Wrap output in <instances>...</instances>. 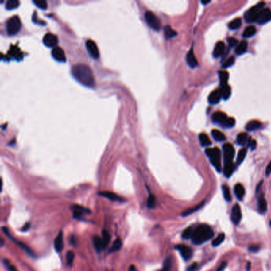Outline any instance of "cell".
Listing matches in <instances>:
<instances>
[{
    "label": "cell",
    "instance_id": "cell-1",
    "mask_svg": "<svg viewBox=\"0 0 271 271\" xmlns=\"http://www.w3.org/2000/svg\"><path fill=\"white\" fill-rule=\"evenodd\" d=\"M72 74L73 77L83 85L88 87L95 86V78L91 68L84 64H77L72 66Z\"/></svg>",
    "mask_w": 271,
    "mask_h": 271
},
{
    "label": "cell",
    "instance_id": "cell-2",
    "mask_svg": "<svg viewBox=\"0 0 271 271\" xmlns=\"http://www.w3.org/2000/svg\"><path fill=\"white\" fill-rule=\"evenodd\" d=\"M214 235V230L209 225L200 224L193 230L192 242L196 245H200L211 239Z\"/></svg>",
    "mask_w": 271,
    "mask_h": 271
},
{
    "label": "cell",
    "instance_id": "cell-3",
    "mask_svg": "<svg viewBox=\"0 0 271 271\" xmlns=\"http://www.w3.org/2000/svg\"><path fill=\"white\" fill-rule=\"evenodd\" d=\"M206 154L210 158L211 164L214 165L218 172H220L222 169L221 167V153L218 148H207L205 150Z\"/></svg>",
    "mask_w": 271,
    "mask_h": 271
},
{
    "label": "cell",
    "instance_id": "cell-4",
    "mask_svg": "<svg viewBox=\"0 0 271 271\" xmlns=\"http://www.w3.org/2000/svg\"><path fill=\"white\" fill-rule=\"evenodd\" d=\"M21 21L20 17L17 15L12 16L6 21V32L9 35H14L19 32L21 29Z\"/></svg>",
    "mask_w": 271,
    "mask_h": 271
},
{
    "label": "cell",
    "instance_id": "cell-5",
    "mask_svg": "<svg viewBox=\"0 0 271 271\" xmlns=\"http://www.w3.org/2000/svg\"><path fill=\"white\" fill-rule=\"evenodd\" d=\"M264 6H265V2H260L259 3H257V5H255V6L250 8V10H247L246 14H245L246 21L247 22L257 21L258 16L260 14V12L264 9Z\"/></svg>",
    "mask_w": 271,
    "mask_h": 271
},
{
    "label": "cell",
    "instance_id": "cell-6",
    "mask_svg": "<svg viewBox=\"0 0 271 271\" xmlns=\"http://www.w3.org/2000/svg\"><path fill=\"white\" fill-rule=\"evenodd\" d=\"M145 19L146 23L149 25L150 28L156 31H158L161 29V21L159 20L157 15L152 11H146L145 13Z\"/></svg>",
    "mask_w": 271,
    "mask_h": 271
},
{
    "label": "cell",
    "instance_id": "cell-7",
    "mask_svg": "<svg viewBox=\"0 0 271 271\" xmlns=\"http://www.w3.org/2000/svg\"><path fill=\"white\" fill-rule=\"evenodd\" d=\"M224 165H233V158L234 156V148L230 143H226L223 146Z\"/></svg>",
    "mask_w": 271,
    "mask_h": 271
},
{
    "label": "cell",
    "instance_id": "cell-8",
    "mask_svg": "<svg viewBox=\"0 0 271 271\" xmlns=\"http://www.w3.org/2000/svg\"><path fill=\"white\" fill-rule=\"evenodd\" d=\"M2 231H3L4 234H6V236L9 237V238H10L12 241H14V242H15L16 244H17V246H19V247L21 248V249H22V250H23L25 252V253H27V254H29V255L32 256V257H36V254H35L34 253H33V250H31L30 248H29V246H28L27 245H26V244L24 243V242H21V241L16 240V239L14 238V237H12L11 234H10V231H9V230H8V229L6 228V227H5V226H4V227H2Z\"/></svg>",
    "mask_w": 271,
    "mask_h": 271
},
{
    "label": "cell",
    "instance_id": "cell-9",
    "mask_svg": "<svg viewBox=\"0 0 271 271\" xmlns=\"http://www.w3.org/2000/svg\"><path fill=\"white\" fill-rule=\"evenodd\" d=\"M86 48H87V51L89 52V54L92 56L93 58L97 59L99 58V51L98 46H97L96 43L95 41L91 40V39H88L87 40L85 43Z\"/></svg>",
    "mask_w": 271,
    "mask_h": 271
},
{
    "label": "cell",
    "instance_id": "cell-10",
    "mask_svg": "<svg viewBox=\"0 0 271 271\" xmlns=\"http://www.w3.org/2000/svg\"><path fill=\"white\" fill-rule=\"evenodd\" d=\"M176 249L179 251V253L180 254V255L182 256L183 259L185 260V261H188V260L191 259V257H192V250L189 246H187L185 245H177L176 246Z\"/></svg>",
    "mask_w": 271,
    "mask_h": 271
},
{
    "label": "cell",
    "instance_id": "cell-11",
    "mask_svg": "<svg viewBox=\"0 0 271 271\" xmlns=\"http://www.w3.org/2000/svg\"><path fill=\"white\" fill-rule=\"evenodd\" d=\"M72 212H73L74 218L78 219H83V215L84 214H89L91 212L89 209L79 205H72Z\"/></svg>",
    "mask_w": 271,
    "mask_h": 271
},
{
    "label": "cell",
    "instance_id": "cell-12",
    "mask_svg": "<svg viewBox=\"0 0 271 271\" xmlns=\"http://www.w3.org/2000/svg\"><path fill=\"white\" fill-rule=\"evenodd\" d=\"M43 43L47 47H53L58 43V38L53 33H47L43 37Z\"/></svg>",
    "mask_w": 271,
    "mask_h": 271
},
{
    "label": "cell",
    "instance_id": "cell-13",
    "mask_svg": "<svg viewBox=\"0 0 271 271\" xmlns=\"http://www.w3.org/2000/svg\"><path fill=\"white\" fill-rule=\"evenodd\" d=\"M242 219V211L238 204H234L231 210V220L234 224H238Z\"/></svg>",
    "mask_w": 271,
    "mask_h": 271
},
{
    "label": "cell",
    "instance_id": "cell-14",
    "mask_svg": "<svg viewBox=\"0 0 271 271\" xmlns=\"http://www.w3.org/2000/svg\"><path fill=\"white\" fill-rule=\"evenodd\" d=\"M99 196H103V197L106 198V199H109L112 201H118V202H123L125 201L126 199H124L122 196H118L116 193L112 192H109V191H103V192H98Z\"/></svg>",
    "mask_w": 271,
    "mask_h": 271
},
{
    "label": "cell",
    "instance_id": "cell-15",
    "mask_svg": "<svg viewBox=\"0 0 271 271\" xmlns=\"http://www.w3.org/2000/svg\"><path fill=\"white\" fill-rule=\"evenodd\" d=\"M271 20V11L269 9H263L260 12V14L257 18V22L260 25H263L265 23H267L268 21Z\"/></svg>",
    "mask_w": 271,
    "mask_h": 271
},
{
    "label": "cell",
    "instance_id": "cell-16",
    "mask_svg": "<svg viewBox=\"0 0 271 271\" xmlns=\"http://www.w3.org/2000/svg\"><path fill=\"white\" fill-rule=\"evenodd\" d=\"M52 57L57 61L60 62H65L66 57L64 54V50L62 49L60 47H55L52 48Z\"/></svg>",
    "mask_w": 271,
    "mask_h": 271
},
{
    "label": "cell",
    "instance_id": "cell-17",
    "mask_svg": "<svg viewBox=\"0 0 271 271\" xmlns=\"http://www.w3.org/2000/svg\"><path fill=\"white\" fill-rule=\"evenodd\" d=\"M222 98V93L220 89H216L213 91L208 96V102L211 104H217Z\"/></svg>",
    "mask_w": 271,
    "mask_h": 271
},
{
    "label": "cell",
    "instance_id": "cell-18",
    "mask_svg": "<svg viewBox=\"0 0 271 271\" xmlns=\"http://www.w3.org/2000/svg\"><path fill=\"white\" fill-rule=\"evenodd\" d=\"M227 119L226 114L221 111H216L212 114V120L215 123L220 124L221 126L225 122V121Z\"/></svg>",
    "mask_w": 271,
    "mask_h": 271
},
{
    "label": "cell",
    "instance_id": "cell-19",
    "mask_svg": "<svg viewBox=\"0 0 271 271\" xmlns=\"http://www.w3.org/2000/svg\"><path fill=\"white\" fill-rule=\"evenodd\" d=\"M63 238H64L63 233H62V231H60L57 234V236L56 237L54 240V248L56 251L58 252V253L61 252L63 248H64V241H63Z\"/></svg>",
    "mask_w": 271,
    "mask_h": 271
},
{
    "label": "cell",
    "instance_id": "cell-20",
    "mask_svg": "<svg viewBox=\"0 0 271 271\" xmlns=\"http://www.w3.org/2000/svg\"><path fill=\"white\" fill-rule=\"evenodd\" d=\"M186 60H187V63L189 65V67H191L192 68H196V66L198 65V61L196 60L195 55H194L192 48H191L189 52H188L187 56H186Z\"/></svg>",
    "mask_w": 271,
    "mask_h": 271
},
{
    "label": "cell",
    "instance_id": "cell-21",
    "mask_svg": "<svg viewBox=\"0 0 271 271\" xmlns=\"http://www.w3.org/2000/svg\"><path fill=\"white\" fill-rule=\"evenodd\" d=\"M225 50V45L223 41H218V42L215 44V48H214V51H213V56L215 57H219L221 55L223 54Z\"/></svg>",
    "mask_w": 271,
    "mask_h": 271
},
{
    "label": "cell",
    "instance_id": "cell-22",
    "mask_svg": "<svg viewBox=\"0 0 271 271\" xmlns=\"http://www.w3.org/2000/svg\"><path fill=\"white\" fill-rule=\"evenodd\" d=\"M9 53L10 55L11 56L12 58H14L16 59L17 60H19L22 58V56H23V54H22V52L20 51V49L17 48V46L15 45H12L10 47V49L9 51Z\"/></svg>",
    "mask_w": 271,
    "mask_h": 271
},
{
    "label": "cell",
    "instance_id": "cell-23",
    "mask_svg": "<svg viewBox=\"0 0 271 271\" xmlns=\"http://www.w3.org/2000/svg\"><path fill=\"white\" fill-rule=\"evenodd\" d=\"M258 211L261 213H265L267 209V203L264 197L263 194H261L258 197Z\"/></svg>",
    "mask_w": 271,
    "mask_h": 271
},
{
    "label": "cell",
    "instance_id": "cell-24",
    "mask_svg": "<svg viewBox=\"0 0 271 271\" xmlns=\"http://www.w3.org/2000/svg\"><path fill=\"white\" fill-rule=\"evenodd\" d=\"M247 42L246 41H242L238 43L237 45L236 48H235V53L237 55H242L243 53L246 52V49H247Z\"/></svg>",
    "mask_w": 271,
    "mask_h": 271
},
{
    "label": "cell",
    "instance_id": "cell-25",
    "mask_svg": "<svg viewBox=\"0 0 271 271\" xmlns=\"http://www.w3.org/2000/svg\"><path fill=\"white\" fill-rule=\"evenodd\" d=\"M93 244H94L95 249L97 250V252H100L101 250L105 249L104 246H103V240L99 236L93 237Z\"/></svg>",
    "mask_w": 271,
    "mask_h": 271
},
{
    "label": "cell",
    "instance_id": "cell-26",
    "mask_svg": "<svg viewBox=\"0 0 271 271\" xmlns=\"http://www.w3.org/2000/svg\"><path fill=\"white\" fill-rule=\"evenodd\" d=\"M234 191L236 197L238 198V199H240V200L241 199H242V198H243L244 196V194H245V189H244L243 186H242L241 184H235Z\"/></svg>",
    "mask_w": 271,
    "mask_h": 271
},
{
    "label": "cell",
    "instance_id": "cell-27",
    "mask_svg": "<svg viewBox=\"0 0 271 271\" xmlns=\"http://www.w3.org/2000/svg\"><path fill=\"white\" fill-rule=\"evenodd\" d=\"M261 127V122L257 120H252L248 122L246 125V129L248 131H252L259 129Z\"/></svg>",
    "mask_w": 271,
    "mask_h": 271
},
{
    "label": "cell",
    "instance_id": "cell-28",
    "mask_svg": "<svg viewBox=\"0 0 271 271\" xmlns=\"http://www.w3.org/2000/svg\"><path fill=\"white\" fill-rule=\"evenodd\" d=\"M219 80H220L221 87L227 85V81H228V79H229L228 72H226V71H219Z\"/></svg>",
    "mask_w": 271,
    "mask_h": 271
},
{
    "label": "cell",
    "instance_id": "cell-29",
    "mask_svg": "<svg viewBox=\"0 0 271 271\" xmlns=\"http://www.w3.org/2000/svg\"><path fill=\"white\" fill-rule=\"evenodd\" d=\"M256 33V28L254 25H250L245 29L243 33H242V37L244 38H248V37H253Z\"/></svg>",
    "mask_w": 271,
    "mask_h": 271
},
{
    "label": "cell",
    "instance_id": "cell-30",
    "mask_svg": "<svg viewBox=\"0 0 271 271\" xmlns=\"http://www.w3.org/2000/svg\"><path fill=\"white\" fill-rule=\"evenodd\" d=\"M176 34H177V33L174 29H172L169 25H165V28H164V35H165V38L170 39L176 36Z\"/></svg>",
    "mask_w": 271,
    "mask_h": 271
},
{
    "label": "cell",
    "instance_id": "cell-31",
    "mask_svg": "<svg viewBox=\"0 0 271 271\" xmlns=\"http://www.w3.org/2000/svg\"><path fill=\"white\" fill-rule=\"evenodd\" d=\"M199 139L200 141V144H201L203 146H208L211 144V141L210 140L209 137L207 135L204 133H202L199 135Z\"/></svg>",
    "mask_w": 271,
    "mask_h": 271
},
{
    "label": "cell",
    "instance_id": "cell-32",
    "mask_svg": "<svg viewBox=\"0 0 271 271\" xmlns=\"http://www.w3.org/2000/svg\"><path fill=\"white\" fill-rule=\"evenodd\" d=\"M203 204H204V201H203L202 203H199L198 205L195 206V207H192V208L187 209L186 211H184V212L182 213V215H183V216H187V215H191V214H192V213L196 212V211L199 210L202 207H203Z\"/></svg>",
    "mask_w": 271,
    "mask_h": 271
},
{
    "label": "cell",
    "instance_id": "cell-33",
    "mask_svg": "<svg viewBox=\"0 0 271 271\" xmlns=\"http://www.w3.org/2000/svg\"><path fill=\"white\" fill-rule=\"evenodd\" d=\"M241 25H242V19L240 17H237V18H234L233 21H231L230 23L228 24V27L230 29H238V28L240 27Z\"/></svg>",
    "mask_w": 271,
    "mask_h": 271
},
{
    "label": "cell",
    "instance_id": "cell-34",
    "mask_svg": "<svg viewBox=\"0 0 271 271\" xmlns=\"http://www.w3.org/2000/svg\"><path fill=\"white\" fill-rule=\"evenodd\" d=\"M221 93H222V98H223L224 100L226 99H228L230 95V93H231V90H230V86L227 84L226 86H223V87H220Z\"/></svg>",
    "mask_w": 271,
    "mask_h": 271
},
{
    "label": "cell",
    "instance_id": "cell-35",
    "mask_svg": "<svg viewBox=\"0 0 271 271\" xmlns=\"http://www.w3.org/2000/svg\"><path fill=\"white\" fill-rule=\"evenodd\" d=\"M211 134H212L214 139L216 140L217 141H222L226 139L224 134L221 131L218 130H211Z\"/></svg>",
    "mask_w": 271,
    "mask_h": 271
},
{
    "label": "cell",
    "instance_id": "cell-36",
    "mask_svg": "<svg viewBox=\"0 0 271 271\" xmlns=\"http://www.w3.org/2000/svg\"><path fill=\"white\" fill-rule=\"evenodd\" d=\"M110 238H111V237H110V233L106 230H103V231H102V240H103L104 248H106L107 245L110 243Z\"/></svg>",
    "mask_w": 271,
    "mask_h": 271
},
{
    "label": "cell",
    "instance_id": "cell-37",
    "mask_svg": "<svg viewBox=\"0 0 271 271\" xmlns=\"http://www.w3.org/2000/svg\"><path fill=\"white\" fill-rule=\"evenodd\" d=\"M172 260L171 257H168L164 261V265H163V267L161 268L159 271H170L171 267H172Z\"/></svg>",
    "mask_w": 271,
    "mask_h": 271
},
{
    "label": "cell",
    "instance_id": "cell-38",
    "mask_svg": "<svg viewBox=\"0 0 271 271\" xmlns=\"http://www.w3.org/2000/svg\"><path fill=\"white\" fill-rule=\"evenodd\" d=\"M248 140V135L246 133H240L237 136V143L240 145H245Z\"/></svg>",
    "mask_w": 271,
    "mask_h": 271
},
{
    "label": "cell",
    "instance_id": "cell-39",
    "mask_svg": "<svg viewBox=\"0 0 271 271\" xmlns=\"http://www.w3.org/2000/svg\"><path fill=\"white\" fill-rule=\"evenodd\" d=\"M246 153H247V149L246 148H242V149L239 150L238 156H237V164H241L243 161L245 157H246Z\"/></svg>",
    "mask_w": 271,
    "mask_h": 271
},
{
    "label": "cell",
    "instance_id": "cell-40",
    "mask_svg": "<svg viewBox=\"0 0 271 271\" xmlns=\"http://www.w3.org/2000/svg\"><path fill=\"white\" fill-rule=\"evenodd\" d=\"M19 4V1L17 0H8L6 3V8L7 10H13L17 8Z\"/></svg>",
    "mask_w": 271,
    "mask_h": 271
},
{
    "label": "cell",
    "instance_id": "cell-41",
    "mask_svg": "<svg viewBox=\"0 0 271 271\" xmlns=\"http://www.w3.org/2000/svg\"><path fill=\"white\" fill-rule=\"evenodd\" d=\"M122 242L121 241L120 238H117L116 240L114 241V243H113L112 246L110 249V252H116L118 250H119L122 247Z\"/></svg>",
    "mask_w": 271,
    "mask_h": 271
},
{
    "label": "cell",
    "instance_id": "cell-42",
    "mask_svg": "<svg viewBox=\"0 0 271 271\" xmlns=\"http://www.w3.org/2000/svg\"><path fill=\"white\" fill-rule=\"evenodd\" d=\"M225 239V234L224 233H220V234L216 237V238L212 241V246H219Z\"/></svg>",
    "mask_w": 271,
    "mask_h": 271
},
{
    "label": "cell",
    "instance_id": "cell-43",
    "mask_svg": "<svg viewBox=\"0 0 271 271\" xmlns=\"http://www.w3.org/2000/svg\"><path fill=\"white\" fill-rule=\"evenodd\" d=\"M193 230L194 229L192 228V226H189L188 228H186L182 233V238L184 239H188V238H192Z\"/></svg>",
    "mask_w": 271,
    "mask_h": 271
},
{
    "label": "cell",
    "instance_id": "cell-44",
    "mask_svg": "<svg viewBox=\"0 0 271 271\" xmlns=\"http://www.w3.org/2000/svg\"><path fill=\"white\" fill-rule=\"evenodd\" d=\"M156 197L154 196V195L153 194H149V197L147 199V203H146V205L149 208H153L156 206Z\"/></svg>",
    "mask_w": 271,
    "mask_h": 271
},
{
    "label": "cell",
    "instance_id": "cell-45",
    "mask_svg": "<svg viewBox=\"0 0 271 271\" xmlns=\"http://www.w3.org/2000/svg\"><path fill=\"white\" fill-rule=\"evenodd\" d=\"M222 189H223V197H224V199H226V200H227V201H230V199H231V196H230V189H229L228 186L223 185Z\"/></svg>",
    "mask_w": 271,
    "mask_h": 271
},
{
    "label": "cell",
    "instance_id": "cell-46",
    "mask_svg": "<svg viewBox=\"0 0 271 271\" xmlns=\"http://www.w3.org/2000/svg\"><path fill=\"white\" fill-rule=\"evenodd\" d=\"M235 125V119L234 118H227L224 123L222 125L223 127L226 128H231Z\"/></svg>",
    "mask_w": 271,
    "mask_h": 271
},
{
    "label": "cell",
    "instance_id": "cell-47",
    "mask_svg": "<svg viewBox=\"0 0 271 271\" xmlns=\"http://www.w3.org/2000/svg\"><path fill=\"white\" fill-rule=\"evenodd\" d=\"M33 4H35L37 7L41 8V9H46L48 4H47L46 1H44V0H33Z\"/></svg>",
    "mask_w": 271,
    "mask_h": 271
},
{
    "label": "cell",
    "instance_id": "cell-48",
    "mask_svg": "<svg viewBox=\"0 0 271 271\" xmlns=\"http://www.w3.org/2000/svg\"><path fill=\"white\" fill-rule=\"evenodd\" d=\"M234 60H235V59H234V56H230V57H229L227 60H226L224 62H223V65H222V68H229V67H230V66H232L234 63Z\"/></svg>",
    "mask_w": 271,
    "mask_h": 271
},
{
    "label": "cell",
    "instance_id": "cell-49",
    "mask_svg": "<svg viewBox=\"0 0 271 271\" xmlns=\"http://www.w3.org/2000/svg\"><path fill=\"white\" fill-rule=\"evenodd\" d=\"M74 257H75V254H74L73 251H68L67 253V254H66V260H67L68 265H72V261L74 260Z\"/></svg>",
    "mask_w": 271,
    "mask_h": 271
},
{
    "label": "cell",
    "instance_id": "cell-50",
    "mask_svg": "<svg viewBox=\"0 0 271 271\" xmlns=\"http://www.w3.org/2000/svg\"><path fill=\"white\" fill-rule=\"evenodd\" d=\"M3 264H4V265H5V267L6 268V269H7L8 271H17L15 266L12 265V264L10 263V261H8V260L3 259Z\"/></svg>",
    "mask_w": 271,
    "mask_h": 271
},
{
    "label": "cell",
    "instance_id": "cell-51",
    "mask_svg": "<svg viewBox=\"0 0 271 271\" xmlns=\"http://www.w3.org/2000/svg\"><path fill=\"white\" fill-rule=\"evenodd\" d=\"M227 42H228L229 45H230V47H234L236 45H238V40H237L236 38H234V37H229V38L227 39Z\"/></svg>",
    "mask_w": 271,
    "mask_h": 271
},
{
    "label": "cell",
    "instance_id": "cell-52",
    "mask_svg": "<svg viewBox=\"0 0 271 271\" xmlns=\"http://www.w3.org/2000/svg\"><path fill=\"white\" fill-rule=\"evenodd\" d=\"M256 145H257V142L254 139H251L250 138L249 141H248V146L252 149V150H254V149L256 148Z\"/></svg>",
    "mask_w": 271,
    "mask_h": 271
},
{
    "label": "cell",
    "instance_id": "cell-53",
    "mask_svg": "<svg viewBox=\"0 0 271 271\" xmlns=\"http://www.w3.org/2000/svg\"><path fill=\"white\" fill-rule=\"evenodd\" d=\"M259 246H257V245H252V246L248 248V250L250 252H257L259 250Z\"/></svg>",
    "mask_w": 271,
    "mask_h": 271
},
{
    "label": "cell",
    "instance_id": "cell-54",
    "mask_svg": "<svg viewBox=\"0 0 271 271\" xmlns=\"http://www.w3.org/2000/svg\"><path fill=\"white\" fill-rule=\"evenodd\" d=\"M197 268H198L197 263H193L188 266V269H187V271H196Z\"/></svg>",
    "mask_w": 271,
    "mask_h": 271
},
{
    "label": "cell",
    "instance_id": "cell-55",
    "mask_svg": "<svg viewBox=\"0 0 271 271\" xmlns=\"http://www.w3.org/2000/svg\"><path fill=\"white\" fill-rule=\"evenodd\" d=\"M29 227H30V223H26L25 224H24V226H22V228H21V231L25 232V231H27V230H29Z\"/></svg>",
    "mask_w": 271,
    "mask_h": 271
},
{
    "label": "cell",
    "instance_id": "cell-56",
    "mask_svg": "<svg viewBox=\"0 0 271 271\" xmlns=\"http://www.w3.org/2000/svg\"><path fill=\"white\" fill-rule=\"evenodd\" d=\"M270 173H271V161L268 164L267 167L265 168V175H266V176H269Z\"/></svg>",
    "mask_w": 271,
    "mask_h": 271
},
{
    "label": "cell",
    "instance_id": "cell-57",
    "mask_svg": "<svg viewBox=\"0 0 271 271\" xmlns=\"http://www.w3.org/2000/svg\"><path fill=\"white\" fill-rule=\"evenodd\" d=\"M226 264L227 263H226V262H225V261L224 262H223V263L220 265V266H219V267L217 269L216 271H223V269H224V268L226 266Z\"/></svg>",
    "mask_w": 271,
    "mask_h": 271
},
{
    "label": "cell",
    "instance_id": "cell-58",
    "mask_svg": "<svg viewBox=\"0 0 271 271\" xmlns=\"http://www.w3.org/2000/svg\"><path fill=\"white\" fill-rule=\"evenodd\" d=\"M70 242L73 245V246H75V238L74 236L71 237V239H70Z\"/></svg>",
    "mask_w": 271,
    "mask_h": 271
},
{
    "label": "cell",
    "instance_id": "cell-59",
    "mask_svg": "<svg viewBox=\"0 0 271 271\" xmlns=\"http://www.w3.org/2000/svg\"><path fill=\"white\" fill-rule=\"evenodd\" d=\"M250 265H251V264H250V262H247V265H246V271L250 270Z\"/></svg>",
    "mask_w": 271,
    "mask_h": 271
},
{
    "label": "cell",
    "instance_id": "cell-60",
    "mask_svg": "<svg viewBox=\"0 0 271 271\" xmlns=\"http://www.w3.org/2000/svg\"><path fill=\"white\" fill-rule=\"evenodd\" d=\"M210 2H211L210 0H208V1H201V3L203 4V5H206V4L209 3Z\"/></svg>",
    "mask_w": 271,
    "mask_h": 271
},
{
    "label": "cell",
    "instance_id": "cell-61",
    "mask_svg": "<svg viewBox=\"0 0 271 271\" xmlns=\"http://www.w3.org/2000/svg\"><path fill=\"white\" fill-rule=\"evenodd\" d=\"M269 225H270V226H271V220H270V222H269Z\"/></svg>",
    "mask_w": 271,
    "mask_h": 271
}]
</instances>
